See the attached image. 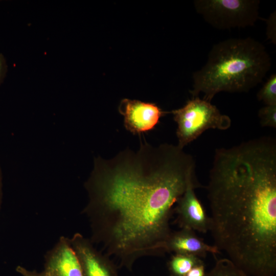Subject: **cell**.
Segmentation results:
<instances>
[{"instance_id":"obj_1","label":"cell","mask_w":276,"mask_h":276,"mask_svg":"<svg viewBox=\"0 0 276 276\" xmlns=\"http://www.w3.org/2000/svg\"><path fill=\"white\" fill-rule=\"evenodd\" d=\"M194 169L191 155L167 143L141 142L136 150L95 157L84 183L90 240L129 270L142 257L163 255L171 217Z\"/></svg>"},{"instance_id":"obj_2","label":"cell","mask_w":276,"mask_h":276,"mask_svg":"<svg viewBox=\"0 0 276 276\" xmlns=\"http://www.w3.org/2000/svg\"><path fill=\"white\" fill-rule=\"evenodd\" d=\"M207 191L214 246L247 276H275L276 153L251 144L218 151Z\"/></svg>"},{"instance_id":"obj_3","label":"cell","mask_w":276,"mask_h":276,"mask_svg":"<svg viewBox=\"0 0 276 276\" xmlns=\"http://www.w3.org/2000/svg\"><path fill=\"white\" fill-rule=\"evenodd\" d=\"M271 59L264 44L251 38H232L213 45L205 64L193 74V97L211 102L221 91L246 93L261 83Z\"/></svg>"},{"instance_id":"obj_4","label":"cell","mask_w":276,"mask_h":276,"mask_svg":"<svg viewBox=\"0 0 276 276\" xmlns=\"http://www.w3.org/2000/svg\"><path fill=\"white\" fill-rule=\"evenodd\" d=\"M177 123V146L182 149L209 129H227L230 118L222 114L211 102L198 97L187 101L182 107L171 111Z\"/></svg>"},{"instance_id":"obj_5","label":"cell","mask_w":276,"mask_h":276,"mask_svg":"<svg viewBox=\"0 0 276 276\" xmlns=\"http://www.w3.org/2000/svg\"><path fill=\"white\" fill-rule=\"evenodd\" d=\"M258 0H195L196 12L220 30L253 26L259 19Z\"/></svg>"},{"instance_id":"obj_6","label":"cell","mask_w":276,"mask_h":276,"mask_svg":"<svg viewBox=\"0 0 276 276\" xmlns=\"http://www.w3.org/2000/svg\"><path fill=\"white\" fill-rule=\"evenodd\" d=\"M199 186L195 176L190 178L174 211L177 214V222L181 228L205 233L210 229V218L195 194L194 189Z\"/></svg>"},{"instance_id":"obj_7","label":"cell","mask_w":276,"mask_h":276,"mask_svg":"<svg viewBox=\"0 0 276 276\" xmlns=\"http://www.w3.org/2000/svg\"><path fill=\"white\" fill-rule=\"evenodd\" d=\"M119 110L124 117L125 129L133 134L153 129L166 113L154 103L128 99L121 101Z\"/></svg>"},{"instance_id":"obj_8","label":"cell","mask_w":276,"mask_h":276,"mask_svg":"<svg viewBox=\"0 0 276 276\" xmlns=\"http://www.w3.org/2000/svg\"><path fill=\"white\" fill-rule=\"evenodd\" d=\"M70 239L79 260L83 276H119L113 262L97 249L89 239L76 233Z\"/></svg>"},{"instance_id":"obj_9","label":"cell","mask_w":276,"mask_h":276,"mask_svg":"<svg viewBox=\"0 0 276 276\" xmlns=\"http://www.w3.org/2000/svg\"><path fill=\"white\" fill-rule=\"evenodd\" d=\"M44 276H83L78 257L68 238L61 236L44 256Z\"/></svg>"},{"instance_id":"obj_10","label":"cell","mask_w":276,"mask_h":276,"mask_svg":"<svg viewBox=\"0 0 276 276\" xmlns=\"http://www.w3.org/2000/svg\"><path fill=\"white\" fill-rule=\"evenodd\" d=\"M166 251L190 254L199 258L205 257L209 252L214 257L220 252L214 245L205 243L194 231L187 228L171 233L166 243Z\"/></svg>"},{"instance_id":"obj_11","label":"cell","mask_w":276,"mask_h":276,"mask_svg":"<svg viewBox=\"0 0 276 276\" xmlns=\"http://www.w3.org/2000/svg\"><path fill=\"white\" fill-rule=\"evenodd\" d=\"M203 263L200 258L190 254H175L168 263L171 276H186L194 266Z\"/></svg>"},{"instance_id":"obj_12","label":"cell","mask_w":276,"mask_h":276,"mask_svg":"<svg viewBox=\"0 0 276 276\" xmlns=\"http://www.w3.org/2000/svg\"><path fill=\"white\" fill-rule=\"evenodd\" d=\"M205 276H247L228 258L217 260L213 268Z\"/></svg>"},{"instance_id":"obj_13","label":"cell","mask_w":276,"mask_h":276,"mask_svg":"<svg viewBox=\"0 0 276 276\" xmlns=\"http://www.w3.org/2000/svg\"><path fill=\"white\" fill-rule=\"evenodd\" d=\"M259 101L266 105H276V75L272 74L257 94Z\"/></svg>"},{"instance_id":"obj_14","label":"cell","mask_w":276,"mask_h":276,"mask_svg":"<svg viewBox=\"0 0 276 276\" xmlns=\"http://www.w3.org/2000/svg\"><path fill=\"white\" fill-rule=\"evenodd\" d=\"M260 123L263 127H276V105H265L258 111Z\"/></svg>"},{"instance_id":"obj_15","label":"cell","mask_w":276,"mask_h":276,"mask_svg":"<svg viewBox=\"0 0 276 276\" xmlns=\"http://www.w3.org/2000/svg\"><path fill=\"white\" fill-rule=\"evenodd\" d=\"M267 22V37L273 43H275V11L271 13L267 19H264Z\"/></svg>"},{"instance_id":"obj_16","label":"cell","mask_w":276,"mask_h":276,"mask_svg":"<svg viewBox=\"0 0 276 276\" xmlns=\"http://www.w3.org/2000/svg\"><path fill=\"white\" fill-rule=\"evenodd\" d=\"M8 71V65L5 55L0 53V86L2 84Z\"/></svg>"},{"instance_id":"obj_17","label":"cell","mask_w":276,"mask_h":276,"mask_svg":"<svg viewBox=\"0 0 276 276\" xmlns=\"http://www.w3.org/2000/svg\"><path fill=\"white\" fill-rule=\"evenodd\" d=\"M16 271L21 276H44L41 272H39L35 270H31L20 265L17 266Z\"/></svg>"},{"instance_id":"obj_18","label":"cell","mask_w":276,"mask_h":276,"mask_svg":"<svg viewBox=\"0 0 276 276\" xmlns=\"http://www.w3.org/2000/svg\"><path fill=\"white\" fill-rule=\"evenodd\" d=\"M205 265L202 263L192 268L186 276H205Z\"/></svg>"},{"instance_id":"obj_19","label":"cell","mask_w":276,"mask_h":276,"mask_svg":"<svg viewBox=\"0 0 276 276\" xmlns=\"http://www.w3.org/2000/svg\"><path fill=\"white\" fill-rule=\"evenodd\" d=\"M3 200V175L0 166V210L2 206Z\"/></svg>"}]
</instances>
